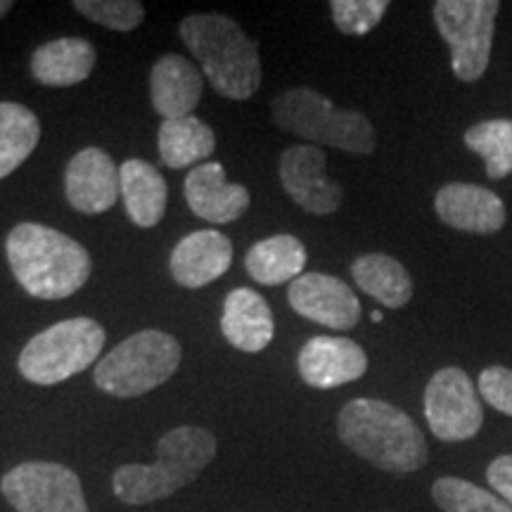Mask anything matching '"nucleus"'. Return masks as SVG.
I'll return each mask as SVG.
<instances>
[{
    "label": "nucleus",
    "mask_w": 512,
    "mask_h": 512,
    "mask_svg": "<svg viewBox=\"0 0 512 512\" xmlns=\"http://www.w3.org/2000/svg\"><path fill=\"white\" fill-rule=\"evenodd\" d=\"M290 306L302 318L330 330H351L361 320V302L354 290L328 273H304L292 280Z\"/></svg>",
    "instance_id": "obj_12"
},
{
    "label": "nucleus",
    "mask_w": 512,
    "mask_h": 512,
    "mask_svg": "<svg viewBox=\"0 0 512 512\" xmlns=\"http://www.w3.org/2000/svg\"><path fill=\"white\" fill-rule=\"evenodd\" d=\"M337 434L356 456L392 475L425 467L427 439L408 413L380 399H354L339 411Z\"/></svg>",
    "instance_id": "obj_2"
},
{
    "label": "nucleus",
    "mask_w": 512,
    "mask_h": 512,
    "mask_svg": "<svg viewBox=\"0 0 512 512\" xmlns=\"http://www.w3.org/2000/svg\"><path fill=\"white\" fill-rule=\"evenodd\" d=\"M41 140V121L19 102H0V181L17 171Z\"/></svg>",
    "instance_id": "obj_25"
},
{
    "label": "nucleus",
    "mask_w": 512,
    "mask_h": 512,
    "mask_svg": "<svg viewBox=\"0 0 512 512\" xmlns=\"http://www.w3.org/2000/svg\"><path fill=\"white\" fill-rule=\"evenodd\" d=\"M216 437L204 427H174L157 441L152 465H121L112 475L114 496L126 505H147L174 496L195 482L216 458Z\"/></svg>",
    "instance_id": "obj_4"
},
{
    "label": "nucleus",
    "mask_w": 512,
    "mask_h": 512,
    "mask_svg": "<svg viewBox=\"0 0 512 512\" xmlns=\"http://www.w3.org/2000/svg\"><path fill=\"white\" fill-rule=\"evenodd\" d=\"M10 10H12V3H10V0H0V19H3L5 15H8Z\"/></svg>",
    "instance_id": "obj_32"
},
{
    "label": "nucleus",
    "mask_w": 512,
    "mask_h": 512,
    "mask_svg": "<svg viewBox=\"0 0 512 512\" xmlns=\"http://www.w3.org/2000/svg\"><path fill=\"white\" fill-rule=\"evenodd\" d=\"M356 285L387 309H401L413 299L411 273L389 254H363L351 264Z\"/></svg>",
    "instance_id": "obj_23"
},
{
    "label": "nucleus",
    "mask_w": 512,
    "mask_h": 512,
    "mask_svg": "<svg viewBox=\"0 0 512 512\" xmlns=\"http://www.w3.org/2000/svg\"><path fill=\"white\" fill-rule=\"evenodd\" d=\"M204 93L202 72L183 55H162L150 72V98L155 112L166 119L192 117Z\"/></svg>",
    "instance_id": "obj_18"
},
{
    "label": "nucleus",
    "mask_w": 512,
    "mask_h": 512,
    "mask_svg": "<svg viewBox=\"0 0 512 512\" xmlns=\"http://www.w3.org/2000/svg\"><path fill=\"white\" fill-rule=\"evenodd\" d=\"M119 178L121 200L131 221L140 228H155L164 219L166 197H169V188L157 166L143 159H126L119 166Z\"/></svg>",
    "instance_id": "obj_21"
},
{
    "label": "nucleus",
    "mask_w": 512,
    "mask_h": 512,
    "mask_svg": "<svg viewBox=\"0 0 512 512\" xmlns=\"http://www.w3.org/2000/svg\"><path fill=\"white\" fill-rule=\"evenodd\" d=\"M425 418L434 437L458 444L477 437L484 408L472 380L460 368H441L425 387Z\"/></svg>",
    "instance_id": "obj_10"
},
{
    "label": "nucleus",
    "mask_w": 512,
    "mask_h": 512,
    "mask_svg": "<svg viewBox=\"0 0 512 512\" xmlns=\"http://www.w3.org/2000/svg\"><path fill=\"white\" fill-rule=\"evenodd\" d=\"M477 392L482 399L496 408L498 413L512 418V370L503 366H489L482 370L477 382Z\"/></svg>",
    "instance_id": "obj_30"
},
{
    "label": "nucleus",
    "mask_w": 512,
    "mask_h": 512,
    "mask_svg": "<svg viewBox=\"0 0 512 512\" xmlns=\"http://www.w3.org/2000/svg\"><path fill=\"white\" fill-rule=\"evenodd\" d=\"M434 209L448 228L491 235L505 226V204L496 192L475 183H448L434 197Z\"/></svg>",
    "instance_id": "obj_15"
},
{
    "label": "nucleus",
    "mask_w": 512,
    "mask_h": 512,
    "mask_svg": "<svg viewBox=\"0 0 512 512\" xmlns=\"http://www.w3.org/2000/svg\"><path fill=\"white\" fill-rule=\"evenodd\" d=\"M185 200L195 216L211 223H233L247 214L249 190L226 181V169L219 162L195 166L185 178Z\"/></svg>",
    "instance_id": "obj_16"
},
{
    "label": "nucleus",
    "mask_w": 512,
    "mask_h": 512,
    "mask_svg": "<svg viewBox=\"0 0 512 512\" xmlns=\"http://www.w3.org/2000/svg\"><path fill=\"white\" fill-rule=\"evenodd\" d=\"M183 349L164 330H143L126 337L95 366V384L114 399H136L162 387L181 366Z\"/></svg>",
    "instance_id": "obj_6"
},
{
    "label": "nucleus",
    "mask_w": 512,
    "mask_h": 512,
    "mask_svg": "<svg viewBox=\"0 0 512 512\" xmlns=\"http://www.w3.org/2000/svg\"><path fill=\"white\" fill-rule=\"evenodd\" d=\"M211 88L228 100H247L261 86L259 43L228 15H190L178 27Z\"/></svg>",
    "instance_id": "obj_3"
},
{
    "label": "nucleus",
    "mask_w": 512,
    "mask_h": 512,
    "mask_svg": "<svg viewBox=\"0 0 512 512\" xmlns=\"http://www.w3.org/2000/svg\"><path fill=\"white\" fill-rule=\"evenodd\" d=\"M325 152L318 145H292L280 155L278 176L290 200L313 216L342 207V185L325 174Z\"/></svg>",
    "instance_id": "obj_11"
},
{
    "label": "nucleus",
    "mask_w": 512,
    "mask_h": 512,
    "mask_svg": "<svg viewBox=\"0 0 512 512\" xmlns=\"http://www.w3.org/2000/svg\"><path fill=\"white\" fill-rule=\"evenodd\" d=\"M102 349L105 328L98 320L86 316L60 320L29 339L17 358V368L24 380L53 387L93 366Z\"/></svg>",
    "instance_id": "obj_7"
},
{
    "label": "nucleus",
    "mask_w": 512,
    "mask_h": 512,
    "mask_svg": "<svg viewBox=\"0 0 512 512\" xmlns=\"http://www.w3.org/2000/svg\"><path fill=\"white\" fill-rule=\"evenodd\" d=\"M159 157L169 169H185L214 155L216 133L197 117L166 119L157 133Z\"/></svg>",
    "instance_id": "obj_24"
},
{
    "label": "nucleus",
    "mask_w": 512,
    "mask_h": 512,
    "mask_svg": "<svg viewBox=\"0 0 512 512\" xmlns=\"http://www.w3.org/2000/svg\"><path fill=\"white\" fill-rule=\"evenodd\" d=\"M0 491L17 512H91L79 475L48 460L12 467L0 479Z\"/></svg>",
    "instance_id": "obj_9"
},
{
    "label": "nucleus",
    "mask_w": 512,
    "mask_h": 512,
    "mask_svg": "<svg viewBox=\"0 0 512 512\" xmlns=\"http://www.w3.org/2000/svg\"><path fill=\"white\" fill-rule=\"evenodd\" d=\"M465 145L484 159L486 176L501 181L512 174V119H489L467 128Z\"/></svg>",
    "instance_id": "obj_26"
},
{
    "label": "nucleus",
    "mask_w": 512,
    "mask_h": 512,
    "mask_svg": "<svg viewBox=\"0 0 512 512\" xmlns=\"http://www.w3.org/2000/svg\"><path fill=\"white\" fill-rule=\"evenodd\" d=\"M95 48L86 38L67 36L43 43L31 55V76L50 88H69L86 81L95 69Z\"/></svg>",
    "instance_id": "obj_20"
},
{
    "label": "nucleus",
    "mask_w": 512,
    "mask_h": 512,
    "mask_svg": "<svg viewBox=\"0 0 512 512\" xmlns=\"http://www.w3.org/2000/svg\"><path fill=\"white\" fill-rule=\"evenodd\" d=\"M74 10L100 27L126 34L145 19V5L138 0H74Z\"/></svg>",
    "instance_id": "obj_28"
},
{
    "label": "nucleus",
    "mask_w": 512,
    "mask_h": 512,
    "mask_svg": "<svg viewBox=\"0 0 512 512\" xmlns=\"http://www.w3.org/2000/svg\"><path fill=\"white\" fill-rule=\"evenodd\" d=\"M273 121L292 136L316 145H330L351 155L375 150V128L366 114L342 110L313 88H290L271 105Z\"/></svg>",
    "instance_id": "obj_5"
},
{
    "label": "nucleus",
    "mask_w": 512,
    "mask_h": 512,
    "mask_svg": "<svg viewBox=\"0 0 512 512\" xmlns=\"http://www.w3.org/2000/svg\"><path fill=\"white\" fill-rule=\"evenodd\" d=\"M486 479H489L494 494L501 496L512 508V453L498 456L494 463L486 467Z\"/></svg>",
    "instance_id": "obj_31"
},
{
    "label": "nucleus",
    "mask_w": 512,
    "mask_h": 512,
    "mask_svg": "<svg viewBox=\"0 0 512 512\" xmlns=\"http://www.w3.org/2000/svg\"><path fill=\"white\" fill-rule=\"evenodd\" d=\"M387 10V0H332L330 3L332 22L347 36H366L382 22Z\"/></svg>",
    "instance_id": "obj_29"
},
{
    "label": "nucleus",
    "mask_w": 512,
    "mask_h": 512,
    "mask_svg": "<svg viewBox=\"0 0 512 512\" xmlns=\"http://www.w3.org/2000/svg\"><path fill=\"white\" fill-rule=\"evenodd\" d=\"M306 247L294 235H273L249 247L245 268L259 285H283L304 275Z\"/></svg>",
    "instance_id": "obj_22"
},
{
    "label": "nucleus",
    "mask_w": 512,
    "mask_h": 512,
    "mask_svg": "<svg viewBox=\"0 0 512 512\" xmlns=\"http://www.w3.org/2000/svg\"><path fill=\"white\" fill-rule=\"evenodd\" d=\"M221 332L230 347L245 354H259L273 342L275 320L271 306L259 292L238 287L226 297L221 316Z\"/></svg>",
    "instance_id": "obj_19"
},
{
    "label": "nucleus",
    "mask_w": 512,
    "mask_h": 512,
    "mask_svg": "<svg viewBox=\"0 0 512 512\" xmlns=\"http://www.w3.org/2000/svg\"><path fill=\"white\" fill-rule=\"evenodd\" d=\"M432 498L441 512H512L494 491L460 477H441L432 484Z\"/></svg>",
    "instance_id": "obj_27"
},
{
    "label": "nucleus",
    "mask_w": 512,
    "mask_h": 512,
    "mask_svg": "<svg viewBox=\"0 0 512 512\" xmlns=\"http://www.w3.org/2000/svg\"><path fill=\"white\" fill-rule=\"evenodd\" d=\"M5 254L22 290L36 299H64L88 283V249L43 223H19L5 238Z\"/></svg>",
    "instance_id": "obj_1"
},
{
    "label": "nucleus",
    "mask_w": 512,
    "mask_h": 512,
    "mask_svg": "<svg viewBox=\"0 0 512 512\" xmlns=\"http://www.w3.org/2000/svg\"><path fill=\"white\" fill-rule=\"evenodd\" d=\"M64 195L81 214L110 211L121 197L119 166L100 147H86L69 159L64 171Z\"/></svg>",
    "instance_id": "obj_13"
},
{
    "label": "nucleus",
    "mask_w": 512,
    "mask_h": 512,
    "mask_svg": "<svg viewBox=\"0 0 512 512\" xmlns=\"http://www.w3.org/2000/svg\"><path fill=\"white\" fill-rule=\"evenodd\" d=\"M498 0H437L434 24L451 48V69L460 81H479L489 67Z\"/></svg>",
    "instance_id": "obj_8"
},
{
    "label": "nucleus",
    "mask_w": 512,
    "mask_h": 512,
    "mask_svg": "<svg viewBox=\"0 0 512 512\" xmlns=\"http://www.w3.org/2000/svg\"><path fill=\"white\" fill-rule=\"evenodd\" d=\"M373 320H375V323H382V313H373Z\"/></svg>",
    "instance_id": "obj_33"
},
{
    "label": "nucleus",
    "mask_w": 512,
    "mask_h": 512,
    "mask_svg": "<svg viewBox=\"0 0 512 512\" xmlns=\"http://www.w3.org/2000/svg\"><path fill=\"white\" fill-rule=\"evenodd\" d=\"M297 370L313 389H335L366 375L368 356L347 337H311L297 356Z\"/></svg>",
    "instance_id": "obj_14"
},
{
    "label": "nucleus",
    "mask_w": 512,
    "mask_h": 512,
    "mask_svg": "<svg viewBox=\"0 0 512 512\" xmlns=\"http://www.w3.org/2000/svg\"><path fill=\"white\" fill-rule=\"evenodd\" d=\"M230 264H233V242L216 230H197L185 235L169 259L174 280L188 290H200L219 280Z\"/></svg>",
    "instance_id": "obj_17"
}]
</instances>
